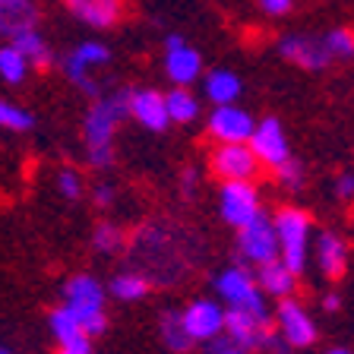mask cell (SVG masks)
Listing matches in <instances>:
<instances>
[{
  "label": "cell",
  "mask_w": 354,
  "mask_h": 354,
  "mask_svg": "<svg viewBox=\"0 0 354 354\" xmlns=\"http://www.w3.org/2000/svg\"><path fill=\"white\" fill-rule=\"evenodd\" d=\"M130 114V92H118V95L98 98L86 114V149L92 168L104 171L114 165V127Z\"/></svg>",
  "instance_id": "obj_1"
},
{
  "label": "cell",
  "mask_w": 354,
  "mask_h": 354,
  "mask_svg": "<svg viewBox=\"0 0 354 354\" xmlns=\"http://www.w3.org/2000/svg\"><path fill=\"white\" fill-rule=\"evenodd\" d=\"M215 291H218L221 301L228 304V310H247V313H253V317L263 319V323H272L269 307H266V291L259 288L257 275H250L243 266L225 269V272L215 279Z\"/></svg>",
  "instance_id": "obj_2"
},
{
  "label": "cell",
  "mask_w": 354,
  "mask_h": 354,
  "mask_svg": "<svg viewBox=\"0 0 354 354\" xmlns=\"http://www.w3.org/2000/svg\"><path fill=\"white\" fill-rule=\"evenodd\" d=\"M64 301L80 317L82 329L88 335H102L104 326H108V317H104V288L98 285V279H92V275H73L64 285Z\"/></svg>",
  "instance_id": "obj_3"
},
{
  "label": "cell",
  "mask_w": 354,
  "mask_h": 354,
  "mask_svg": "<svg viewBox=\"0 0 354 354\" xmlns=\"http://www.w3.org/2000/svg\"><path fill=\"white\" fill-rule=\"evenodd\" d=\"M275 231H279L281 263L295 275L307 269V250H310V215L301 209L288 206L275 215Z\"/></svg>",
  "instance_id": "obj_4"
},
{
  "label": "cell",
  "mask_w": 354,
  "mask_h": 354,
  "mask_svg": "<svg viewBox=\"0 0 354 354\" xmlns=\"http://www.w3.org/2000/svg\"><path fill=\"white\" fill-rule=\"evenodd\" d=\"M237 250L247 263L259 266L266 263H275L281 259V247H279V231H275V221L259 215L257 221H250L247 228L237 231Z\"/></svg>",
  "instance_id": "obj_5"
},
{
  "label": "cell",
  "mask_w": 354,
  "mask_h": 354,
  "mask_svg": "<svg viewBox=\"0 0 354 354\" xmlns=\"http://www.w3.org/2000/svg\"><path fill=\"white\" fill-rule=\"evenodd\" d=\"M218 212L221 218L228 221L231 228H247L250 221H257L259 215V196L247 180H228L221 187V196H218Z\"/></svg>",
  "instance_id": "obj_6"
},
{
  "label": "cell",
  "mask_w": 354,
  "mask_h": 354,
  "mask_svg": "<svg viewBox=\"0 0 354 354\" xmlns=\"http://www.w3.org/2000/svg\"><path fill=\"white\" fill-rule=\"evenodd\" d=\"M259 158L247 142H221L218 149L212 152V171L228 184V180H247L257 177Z\"/></svg>",
  "instance_id": "obj_7"
},
{
  "label": "cell",
  "mask_w": 354,
  "mask_h": 354,
  "mask_svg": "<svg viewBox=\"0 0 354 354\" xmlns=\"http://www.w3.org/2000/svg\"><path fill=\"white\" fill-rule=\"evenodd\" d=\"M275 323H279V332L285 335V342L291 348H310L317 342V323H313V317L297 301H291V297H285L279 304Z\"/></svg>",
  "instance_id": "obj_8"
},
{
  "label": "cell",
  "mask_w": 354,
  "mask_h": 354,
  "mask_svg": "<svg viewBox=\"0 0 354 354\" xmlns=\"http://www.w3.org/2000/svg\"><path fill=\"white\" fill-rule=\"evenodd\" d=\"M225 335H228L237 348H243V351H266V342H269L272 329H269V323L257 319L253 313H247V310H228V317H225Z\"/></svg>",
  "instance_id": "obj_9"
},
{
  "label": "cell",
  "mask_w": 354,
  "mask_h": 354,
  "mask_svg": "<svg viewBox=\"0 0 354 354\" xmlns=\"http://www.w3.org/2000/svg\"><path fill=\"white\" fill-rule=\"evenodd\" d=\"M225 317H228V310H221L215 301H193L184 310V326L193 335V342H215L225 332Z\"/></svg>",
  "instance_id": "obj_10"
},
{
  "label": "cell",
  "mask_w": 354,
  "mask_h": 354,
  "mask_svg": "<svg viewBox=\"0 0 354 354\" xmlns=\"http://www.w3.org/2000/svg\"><path fill=\"white\" fill-rule=\"evenodd\" d=\"M209 133L221 142H247L253 140L257 127H253V118L247 111L234 108V104H221L209 114Z\"/></svg>",
  "instance_id": "obj_11"
},
{
  "label": "cell",
  "mask_w": 354,
  "mask_h": 354,
  "mask_svg": "<svg viewBox=\"0 0 354 354\" xmlns=\"http://www.w3.org/2000/svg\"><path fill=\"white\" fill-rule=\"evenodd\" d=\"M279 51H281V57H288L291 64L304 66V70H323V66L332 64V54H329L326 38L288 35V38H281Z\"/></svg>",
  "instance_id": "obj_12"
},
{
  "label": "cell",
  "mask_w": 354,
  "mask_h": 354,
  "mask_svg": "<svg viewBox=\"0 0 354 354\" xmlns=\"http://www.w3.org/2000/svg\"><path fill=\"white\" fill-rule=\"evenodd\" d=\"M130 114L140 120L146 130L162 133L168 127V95L155 92V88H133L130 92Z\"/></svg>",
  "instance_id": "obj_13"
},
{
  "label": "cell",
  "mask_w": 354,
  "mask_h": 354,
  "mask_svg": "<svg viewBox=\"0 0 354 354\" xmlns=\"http://www.w3.org/2000/svg\"><path fill=\"white\" fill-rule=\"evenodd\" d=\"M250 149L257 152L259 162L272 165V168H279V165H285L288 158H291L285 130H281V124L275 118H266L263 124L257 127V133H253V140H250Z\"/></svg>",
  "instance_id": "obj_14"
},
{
  "label": "cell",
  "mask_w": 354,
  "mask_h": 354,
  "mask_svg": "<svg viewBox=\"0 0 354 354\" xmlns=\"http://www.w3.org/2000/svg\"><path fill=\"white\" fill-rule=\"evenodd\" d=\"M48 323H51L54 339L60 342V351H86V354H92V335L82 329L80 317H76L66 304L54 310L51 317H48Z\"/></svg>",
  "instance_id": "obj_15"
},
{
  "label": "cell",
  "mask_w": 354,
  "mask_h": 354,
  "mask_svg": "<svg viewBox=\"0 0 354 354\" xmlns=\"http://www.w3.org/2000/svg\"><path fill=\"white\" fill-rule=\"evenodd\" d=\"M64 7L95 29H111L120 19V0H64Z\"/></svg>",
  "instance_id": "obj_16"
},
{
  "label": "cell",
  "mask_w": 354,
  "mask_h": 354,
  "mask_svg": "<svg viewBox=\"0 0 354 354\" xmlns=\"http://www.w3.org/2000/svg\"><path fill=\"white\" fill-rule=\"evenodd\" d=\"M317 263L323 269L326 279H342L348 266V247L339 234H332V231H323L317 241Z\"/></svg>",
  "instance_id": "obj_17"
},
{
  "label": "cell",
  "mask_w": 354,
  "mask_h": 354,
  "mask_svg": "<svg viewBox=\"0 0 354 354\" xmlns=\"http://www.w3.org/2000/svg\"><path fill=\"white\" fill-rule=\"evenodd\" d=\"M257 281H259V288L266 291V297H281V301H285V297L295 291L297 275L291 272L281 259H275V263L259 266V269H257Z\"/></svg>",
  "instance_id": "obj_18"
},
{
  "label": "cell",
  "mask_w": 354,
  "mask_h": 354,
  "mask_svg": "<svg viewBox=\"0 0 354 354\" xmlns=\"http://www.w3.org/2000/svg\"><path fill=\"white\" fill-rule=\"evenodd\" d=\"M165 70H168V76L177 82V86H187V82H193L199 73H203V57H199L193 48L168 51V57H165Z\"/></svg>",
  "instance_id": "obj_19"
},
{
  "label": "cell",
  "mask_w": 354,
  "mask_h": 354,
  "mask_svg": "<svg viewBox=\"0 0 354 354\" xmlns=\"http://www.w3.org/2000/svg\"><path fill=\"white\" fill-rule=\"evenodd\" d=\"M158 329H162V342L174 354H187L193 345H196L193 335L187 332V326H184V313H177V310H165L162 319H158Z\"/></svg>",
  "instance_id": "obj_20"
},
{
  "label": "cell",
  "mask_w": 354,
  "mask_h": 354,
  "mask_svg": "<svg viewBox=\"0 0 354 354\" xmlns=\"http://www.w3.org/2000/svg\"><path fill=\"white\" fill-rule=\"evenodd\" d=\"M10 44H13L16 51L26 54V60H29L32 66H38V70H48V66H51V51H48L44 38L35 32V26H32V29H19Z\"/></svg>",
  "instance_id": "obj_21"
},
{
  "label": "cell",
  "mask_w": 354,
  "mask_h": 354,
  "mask_svg": "<svg viewBox=\"0 0 354 354\" xmlns=\"http://www.w3.org/2000/svg\"><path fill=\"white\" fill-rule=\"evenodd\" d=\"M237 92H241V82H237V76L231 73V70H212V73L206 76V95L212 98L218 108L234 102Z\"/></svg>",
  "instance_id": "obj_22"
},
{
  "label": "cell",
  "mask_w": 354,
  "mask_h": 354,
  "mask_svg": "<svg viewBox=\"0 0 354 354\" xmlns=\"http://www.w3.org/2000/svg\"><path fill=\"white\" fill-rule=\"evenodd\" d=\"M168 114H171V120H177V124H190V120H196V114H199V102L184 86H177L168 92Z\"/></svg>",
  "instance_id": "obj_23"
},
{
  "label": "cell",
  "mask_w": 354,
  "mask_h": 354,
  "mask_svg": "<svg viewBox=\"0 0 354 354\" xmlns=\"http://www.w3.org/2000/svg\"><path fill=\"white\" fill-rule=\"evenodd\" d=\"M111 295L120 301H140L149 295V279L142 272H120L111 281Z\"/></svg>",
  "instance_id": "obj_24"
},
{
  "label": "cell",
  "mask_w": 354,
  "mask_h": 354,
  "mask_svg": "<svg viewBox=\"0 0 354 354\" xmlns=\"http://www.w3.org/2000/svg\"><path fill=\"white\" fill-rule=\"evenodd\" d=\"M26 66H29V60H26V54L16 51L13 44H3L0 48V76L7 82H22L26 80Z\"/></svg>",
  "instance_id": "obj_25"
},
{
  "label": "cell",
  "mask_w": 354,
  "mask_h": 354,
  "mask_svg": "<svg viewBox=\"0 0 354 354\" xmlns=\"http://www.w3.org/2000/svg\"><path fill=\"white\" fill-rule=\"evenodd\" d=\"M60 66H64V73L70 76V82H76V86L86 92V95H92V98L102 95V86H98L95 80H88V76H86V64H82V60L76 57L73 51H70L64 60H60Z\"/></svg>",
  "instance_id": "obj_26"
},
{
  "label": "cell",
  "mask_w": 354,
  "mask_h": 354,
  "mask_svg": "<svg viewBox=\"0 0 354 354\" xmlns=\"http://www.w3.org/2000/svg\"><path fill=\"white\" fill-rule=\"evenodd\" d=\"M92 247H95L98 253H118L120 247H124V231H120L118 225H111V221H102V225H95V231H92Z\"/></svg>",
  "instance_id": "obj_27"
},
{
  "label": "cell",
  "mask_w": 354,
  "mask_h": 354,
  "mask_svg": "<svg viewBox=\"0 0 354 354\" xmlns=\"http://www.w3.org/2000/svg\"><path fill=\"white\" fill-rule=\"evenodd\" d=\"M0 124L7 127V130H32L35 127V118H32L29 111L16 108V104L3 102L0 104Z\"/></svg>",
  "instance_id": "obj_28"
},
{
  "label": "cell",
  "mask_w": 354,
  "mask_h": 354,
  "mask_svg": "<svg viewBox=\"0 0 354 354\" xmlns=\"http://www.w3.org/2000/svg\"><path fill=\"white\" fill-rule=\"evenodd\" d=\"M326 44H329V54L339 60H348L354 54V35L348 29H332L326 35Z\"/></svg>",
  "instance_id": "obj_29"
},
{
  "label": "cell",
  "mask_w": 354,
  "mask_h": 354,
  "mask_svg": "<svg viewBox=\"0 0 354 354\" xmlns=\"http://www.w3.org/2000/svg\"><path fill=\"white\" fill-rule=\"evenodd\" d=\"M275 177H279V184L288 187V190H301L304 187V165L297 158H288L285 165L275 168Z\"/></svg>",
  "instance_id": "obj_30"
},
{
  "label": "cell",
  "mask_w": 354,
  "mask_h": 354,
  "mask_svg": "<svg viewBox=\"0 0 354 354\" xmlns=\"http://www.w3.org/2000/svg\"><path fill=\"white\" fill-rule=\"evenodd\" d=\"M73 54L86 66H98V64H108V60H111V51L104 48V44H98V41H82Z\"/></svg>",
  "instance_id": "obj_31"
},
{
  "label": "cell",
  "mask_w": 354,
  "mask_h": 354,
  "mask_svg": "<svg viewBox=\"0 0 354 354\" xmlns=\"http://www.w3.org/2000/svg\"><path fill=\"white\" fill-rule=\"evenodd\" d=\"M57 187H60V193H64L70 203L82 196V180H80V174H76V171H70V168H64L57 174Z\"/></svg>",
  "instance_id": "obj_32"
},
{
  "label": "cell",
  "mask_w": 354,
  "mask_h": 354,
  "mask_svg": "<svg viewBox=\"0 0 354 354\" xmlns=\"http://www.w3.org/2000/svg\"><path fill=\"white\" fill-rule=\"evenodd\" d=\"M209 354H250V351H243V348H237L228 335H221V339L209 342Z\"/></svg>",
  "instance_id": "obj_33"
},
{
  "label": "cell",
  "mask_w": 354,
  "mask_h": 354,
  "mask_svg": "<svg viewBox=\"0 0 354 354\" xmlns=\"http://www.w3.org/2000/svg\"><path fill=\"white\" fill-rule=\"evenodd\" d=\"M335 193H339L342 203L354 199V174H339V180H335Z\"/></svg>",
  "instance_id": "obj_34"
},
{
  "label": "cell",
  "mask_w": 354,
  "mask_h": 354,
  "mask_svg": "<svg viewBox=\"0 0 354 354\" xmlns=\"http://www.w3.org/2000/svg\"><path fill=\"white\" fill-rule=\"evenodd\" d=\"M259 7H263L269 16H285L288 10L295 7V0H259Z\"/></svg>",
  "instance_id": "obj_35"
},
{
  "label": "cell",
  "mask_w": 354,
  "mask_h": 354,
  "mask_svg": "<svg viewBox=\"0 0 354 354\" xmlns=\"http://www.w3.org/2000/svg\"><path fill=\"white\" fill-rule=\"evenodd\" d=\"M26 10H32V3H29V0H0V13H3V16L26 13Z\"/></svg>",
  "instance_id": "obj_36"
},
{
  "label": "cell",
  "mask_w": 354,
  "mask_h": 354,
  "mask_svg": "<svg viewBox=\"0 0 354 354\" xmlns=\"http://www.w3.org/2000/svg\"><path fill=\"white\" fill-rule=\"evenodd\" d=\"M92 199H95V206H111V199H114V187L111 184H98L95 190H92Z\"/></svg>",
  "instance_id": "obj_37"
},
{
  "label": "cell",
  "mask_w": 354,
  "mask_h": 354,
  "mask_svg": "<svg viewBox=\"0 0 354 354\" xmlns=\"http://www.w3.org/2000/svg\"><path fill=\"white\" fill-rule=\"evenodd\" d=\"M180 187H184V196L190 199L193 193H196V171L187 168V171H184V177H180Z\"/></svg>",
  "instance_id": "obj_38"
},
{
  "label": "cell",
  "mask_w": 354,
  "mask_h": 354,
  "mask_svg": "<svg viewBox=\"0 0 354 354\" xmlns=\"http://www.w3.org/2000/svg\"><path fill=\"white\" fill-rule=\"evenodd\" d=\"M165 48H168V51H180V48H187V44H184L180 35H168L165 38Z\"/></svg>",
  "instance_id": "obj_39"
},
{
  "label": "cell",
  "mask_w": 354,
  "mask_h": 354,
  "mask_svg": "<svg viewBox=\"0 0 354 354\" xmlns=\"http://www.w3.org/2000/svg\"><path fill=\"white\" fill-rule=\"evenodd\" d=\"M323 307L326 310H339V295H326L323 297Z\"/></svg>",
  "instance_id": "obj_40"
},
{
  "label": "cell",
  "mask_w": 354,
  "mask_h": 354,
  "mask_svg": "<svg viewBox=\"0 0 354 354\" xmlns=\"http://www.w3.org/2000/svg\"><path fill=\"white\" fill-rule=\"evenodd\" d=\"M329 354H351V351H345V348H335V351H329Z\"/></svg>",
  "instance_id": "obj_41"
},
{
  "label": "cell",
  "mask_w": 354,
  "mask_h": 354,
  "mask_svg": "<svg viewBox=\"0 0 354 354\" xmlns=\"http://www.w3.org/2000/svg\"><path fill=\"white\" fill-rule=\"evenodd\" d=\"M60 354H86V351H60Z\"/></svg>",
  "instance_id": "obj_42"
},
{
  "label": "cell",
  "mask_w": 354,
  "mask_h": 354,
  "mask_svg": "<svg viewBox=\"0 0 354 354\" xmlns=\"http://www.w3.org/2000/svg\"><path fill=\"white\" fill-rule=\"evenodd\" d=\"M0 354H13V351H10V348H0Z\"/></svg>",
  "instance_id": "obj_43"
}]
</instances>
